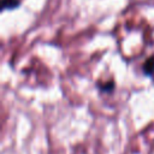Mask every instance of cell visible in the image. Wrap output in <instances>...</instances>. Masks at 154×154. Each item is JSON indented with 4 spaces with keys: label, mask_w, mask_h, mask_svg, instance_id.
Returning a JSON list of instances; mask_svg holds the SVG:
<instances>
[{
    "label": "cell",
    "mask_w": 154,
    "mask_h": 154,
    "mask_svg": "<svg viewBox=\"0 0 154 154\" xmlns=\"http://www.w3.org/2000/svg\"><path fill=\"white\" fill-rule=\"evenodd\" d=\"M143 73L147 75V76H152L154 73V55L149 57L144 65H143Z\"/></svg>",
    "instance_id": "1"
},
{
    "label": "cell",
    "mask_w": 154,
    "mask_h": 154,
    "mask_svg": "<svg viewBox=\"0 0 154 154\" xmlns=\"http://www.w3.org/2000/svg\"><path fill=\"white\" fill-rule=\"evenodd\" d=\"M19 4H20L19 0H2V1H1L2 8H6V10L17 8V7L19 6Z\"/></svg>",
    "instance_id": "2"
},
{
    "label": "cell",
    "mask_w": 154,
    "mask_h": 154,
    "mask_svg": "<svg viewBox=\"0 0 154 154\" xmlns=\"http://www.w3.org/2000/svg\"><path fill=\"white\" fill-rule=\"evenodd\" d=\"M99 88L101 91H112L114 88V84H113V82H108L105 84H99Z\"/></svg>",
    "instance_id": "3"
}]
</instances>
